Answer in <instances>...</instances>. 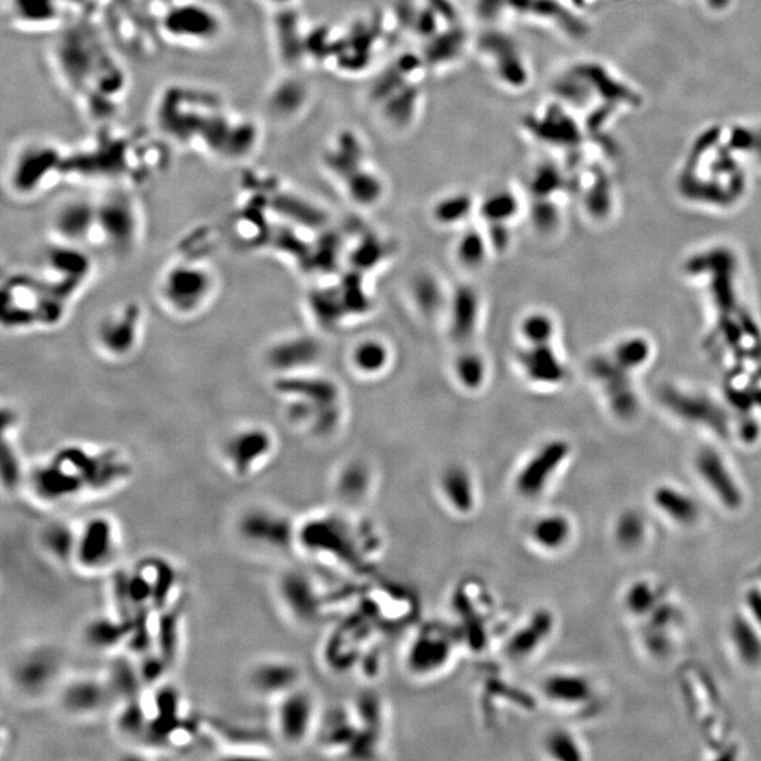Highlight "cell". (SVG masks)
I'll use <instances>...</instances> for the list:
<instances>
[{"label": "cell", "mask_w": 761, "mask_h": 761, "mask_svg": "<svg viewBox=\"0 0 761 761\" xmlns=\"http://www.w3.org/2000/svg\"><path fill=\"white\" fill-rule=\"evenodd\" d=\"M363 140L353 132L337 134L332 146L327 148L325 165L333 177L344 178L360 170L364 165Z\"/></svg>", "instance_id": "d6a6232c"}, {"label": "cell", "mask_w": 761, "mask_h": 761, "mask_svg": "<svg viewBox=\"0 0 761 761\" xmlns=\"http://www.w3.org/2000/svg\"><path fill=\"white\" fill-rule=\"evenodd\" d=\"M219 272L209 254L182 246L157 277L156 298L171 318L188 322L209 311L218 298Z\"/></svg>", "instance_id": "3957f363"}, {"label": "cell", "mask_w": 761, "mask_h": 761, "mask_svg": "<svg viewBox=\"0 0 761 761\" xmlns=\"http://www.w3.org/2000/svg\"><path fill=\"white\" fill-rule=\"evenodd\" d=\"M373 468L364 461H347L337 470L333 480V492L344 509L360 508L373 497Z\"/></svg>", "instance_id": "83f0119b"}, {"label": "cell", "mask_w": 761, "mask_h": 761, "mask_svg": "<svg viewBox=\"0 0 761 761\" xmlns=\"http://www.w3.org/2000/svg\"><path fill=\"white\" fill-rule=\"evenodd\" d=\"M143 234V209L129 187L110 185L96 198V247L126 260L139 249Z\"/></svg>", "instance_id": "8992f818"}, {"label": "cell", "mask_w": 761, "mask_h": 761, "mask_svg": "<svg viewBox=\"0 0 761 761\" xmlns=\"http://www.w3.org/2000/svg\"><path fill=\"white\" fill-rule=\"evenodd\" d=\"M544 752L550 759L578 761L584 759L583 747L575 735L566 729H554L544 738Z\"/></svg>", "instance_id": "7dc6e473"}, {"label": "cell", "mask_w": 761, "mask_h": 761, "mask_svg": "<svg viewBox=\"0 0 761 761\" xmlns=\"http://www.w3.org/2000/svg\"><path fill=\"white\" fill-rule=\"evenodd\" d=\"M322 711L305 684L272 702V732L284 745L299 747L316 738Z\"/></svg>", "instance_id": "2e32d148"}, {"label": "cell", "mask_w": 761, "mask_h": 761, "mask_svg": "<svg viewBox=\"0 0 761 761\" xmlns=\"http://www.w3.org/2000/svg\"><path fill=\"white\" fill-rule=\"evenodd\" d=\"M277 451V433L263 422L249 420L233 426L220 439L218 456L230 477L250 481L271 466Z\"/></svg>", "instance_id": "52a82bcc"}, {"label": "cell", "mask_w": 761, "mask_h": 761, "mask_svg": "<svg viewBox=\"0 0 761 761\" xmlns=\"http://www.w3.org/2000/svg\"><path fill=\"white\" fill-rule=\"evenodd\" d=\"M454 251L461 267L475 271L484 267L492 250L485 230L481 232V230L468 229L457 240Z\"/></svg>", "instance_id": "7bdbcfd3"}, {"label": "cell", "mask_w": 761, "mask_h": 761, "mask_svg": "<svg viewBox=\"0 0 761 761\" xmlns=\"http://www.w3.org/2000/svg\"><path fill=\"white\" fill-rule=\"evenodd\" d=\"M343 184L349 199L360 206L375 205L381 201L385 192L384 179L377 172L365 170L364 167L344 178Z\"/></svg>", "instance_id": "60d3db41"}, {"label": "cell", "mask_w": 761, "mask_h": 761, "mask_svg": "<svg viewBox=\"0 0 761 761\" xmlns=\"http://www.w3.org/2000/svg\"><path fill=\"white\" fill-rule=\"evenodd\" d=\"M653 505L670 521L681 526L695 525L701 516L697 501L670 485H661L653 492Z\"/></svg>", "instance_id": "e575fe53"}, {"label": "cell", "mask_w": 761, "mask_h": 761, "mask_svg": "<svg viewBox=\"0 0 761 761\" xmlns=\"http://www.w3.org/2000/svg\"><path fill=\"white\" fill-rule=\"evenodd\" d=\"M77 535L78 523L63 518L51 519L44 522L37 532V546L46 559L57 566L72 568Z\"/></svg>", "instance_id": "f546056e"}, {"label": "cell", "mask_w": 761, "mask_h": 761, "mask_svg": "<svg viewBox=\"0 0 761 761\" xmlns=\"http://www.w3.org/2000/svg\"><path fill=\"white\" fill-rule=\"evenodd\" d=\"M556 615L550 609H535L518 626L508 632L502 643V653L512 664L530 663L543 652L556 632Z\"/></svg>", "instance_id": "ffe728a7"}, {"label": "cell", "mask_w": 761, "mask_h": 761, "mask_svg": "<svg viewBox=\"0 0 761 761\" xmlns=\"http://www.w3.org/2000/svg\"><path fill=\"white\" fill-rule=\"evenodd\" d=\"M54 697L65 715L77 719L95 718L115 705V697L103 674L67 676Z\"/></svg>", "instance_id": "ac0fdd59"}, {"label": "cell", "mask_w": 761, "mask_h": 761, "mask_svg": "<svg viewBox=\"0 0 761 761\" xmlns=\"http://www.w3.org/2000/svg\"><path fill=\"white\" fill-rule=\"evenodd\" d=\"M122 550L119 523L109 513H94L78 523L72 568L84 575L112 573Z\"/></svg>", "instance_id": "4fadbf2b"}, {"label": "cell", "mask_w": 761, "mask_h": 761, "mask_svg": "<svg viewBox=\"0 0 761 761\" xmlns=\"http://www.w3.org/2000/svg\"><path fill=\"white\" fill-rule=\"evenodd\" d=\"M68 157L57 144L32 141L16 151L10 161L8 185L15 198L34 199L61 178L68 177Z\"/></svg>", "instance_id": "9c48e42d"}, {"label": "cell", "mask_w": 761, "mask_h": 761, "mask_svg": "<svg viewBox=\"0 0 761 761\" xmlns=\"http://www.w3.org/2000/svg\"><path fill=\"white\" fill-rule=\"evenodd\" d=\"M760 626L746 615L736 614L729 625V637L736 656L746 667H759L761 664Z\"/></svg>", "instance_id": "d590c367"}, {"label": "cell", "mask_w": 761, "mask_h": 761, "mask_svg": "<svg viewBox=\"0 0 761 761\" xmlns=\"http://www.w3.org/2000/svg\"><path fill=\"white\" fill-rule=\"evenodd\" d=\"M19 430L2 429V460H0V480L5 494L15 495L24 491L29 464L24 463L22 451L17 446L16 436Z\"/></svg>", "instance_id": "836d02e7"}, {"label": "cell", "mask_w": 761, "mask_h": 761, "mask_svg": "<svg viewBox=\"0 0 761 761\" xmlns=\"http://www.w3.org/2000/svg\"><path fill=\"white\" fill-rule=\"evenodd\" d=\"M747 606L752 614L754 622L761 628V591L753 590L747 595Z\"/></svg>", "instance_id": "816d5d0a"}, {"label": "cell", "mask_w": 761, "mask_h": 761, "mask_svg": "<svg viewBox=\"0 0 761 761\" xmlns=\"http://www.w3.org/2000/svg\"><path fill=\"white\" fill-rule=\"evenodd\" d=\"M663 601L660 588L645 580L636 581L630 585L625 595L626 608L637 618L649 616Z\"/></svg>", "instance_id": "bcb514c9"}, {"label": "cell", "mask_w": 761, "mask_h": 761, "mask_svg": "<svg viewBox=\"0 0 761 761\" xmlns=\"http://www.w3.org/2000/svg\"><path fill=\"white\" fill-rule=\"evenodd\" d=\"M481 313L482 302L477 289L466 284L454 289L446 309L447 329L451 340L460 347L470 346L477 336Z\"/></svg>", "instance_id": "484cf974"}, {"label": "cell", "mask_w": 761, "mask_h": 761, "mask_svg": "<svg viewBox=\"0 0 761 761\" xmlns=\"http://www.w3.org/2000/svg\"><path fill=\"white\" fill-rule=\"evenodd\" d=\"M51 240L70 246H95L96 199L74 196L55 208L50 219Z\"/></svg>", "instance_id": "44dd1931"}, {"label": "cell", "mask_w": 761, "mask_h": 761, "mask_svg": "<svg viewBox=\"0 0 761 761\" xmlns=\"http://www.w3.org/2000/svg\"><path fill=\"white\" fill-rule=\"evenodd\" d=\"M63 653L53 645L39 643L13 654L6 676L15 694L29 701L55 695L65 680Z\"/></svg>", "instance_id": "8fae6325"}, {"label": "cell", "mask_w": 761, "mask_h": 761, "mask_svg": "<svg viewBox=\"0 0 761 761\" xmlns=\"http://www.w3.org/2000/svg\"><path fill=\"white\" fill-rule=\"evenodd\" d=\"M411 294L416 308L426 318H435L446 312L450 295L444 292L439 278L432 274H420L412 282Z\"/></svg>", "instance_id": "f35d334b"}, {"label": "cell", "mask_w": 761, "mask_h": 761, "mask_svg": "<svg viewBox=\"0 0 761 761\" xmlns=\"http://www.w3.org/2000/svg\"><path fill=\"white\" fill-rule=\"evenodd\" d=\"M274 595L289 621L302 628L316 625L326 616L325 591L315 575L305 568H282L274 580Z\"/></svg>", "instance_id": "5bb4252c"}, {"label": "cell", "mask_w": 761, "mask_h": 761, "mask_svg": "<svg viewBox=\"0 0 761 761\" xmlns=\"http://www.w3.org/2000/svg\"><path fill=\"white\" fill-rule=\"evenodd\" d=\"M614 535L622 549H637L646 537L645 519L636 511L623 512L615 523Z\"/></svg>", "instance_id": "c3c4849f"}, {"label": "cell", "mask_w": 761, "mask_h": 761, "mask_svg": "<svg viewBox=\"0 0 761 761\" xmlns=\"http://www.w3.org/2000/svg\"><path fill=\"white\" fill-rule=\"evenodd\" d=\"M391 350L380 339H363L351 349L350 364L363 377H377L385 373L391 363Z\"/></svg>", "instance_id": "8d00e7d4"}, {"label": "cell", "mask_w": 761, "mask_h": 761, "mask_svg": "<svg viewBox=\"0 0 761 761\" xmlns=\"http://www.w3.org/2000/svg\"><path fill=\"white\" fill-rule=\"evenodd\" d=\"M697 471L702 481L728 511H739L743 504V492L730 474L721 456L714 450H704L697 459Z\"/></svg>", "instance_id": "4316f807"}, {"label": "cell", "mask_w": 761, "mask_h": 761, "mask_svg": "<svg viewBox=\"0 0 761 761\" xmlns=\"http://www.w3.org/2000/svg\"><path fill=\"white\" fill-rule=\"evenodd\" d=\"M481 53L492 61L495 75L505 86L521 89L528 84V64L518 44L504 33L491 32L480 39Z\"/></svg>", "instance_id": "d4e9b609"}, {"label": "cell", "mask_w": 761, "mask_h": 761, "mask_svg": "<svg viewBox=\"0 0 761 761\" xmlns=\"http://www.w3.org/2000/svg\"><path fill=\"white\" fill-rule=\"evenodd\" d=\"M470 346L461 347L460 353L454 358L453 375L464 391L475 392L487 384L490 368L484 354Z\"/></svg>", "instance_id": "74e56055"}, {"label": "cell", "mask_w": 761, "mask_h": 761, "mask_svg": "<svg viewBox=\"0 0 761 761\" xmlns=\"http://www.w3.org/2000/svg\"><path fill=\"white\" fill-rule=\"evenodd\" d=\"M523 377L535 385H554L563 381L564 368L550 344H523L518 354Z\"/></svg>", "instance_id": "4dcf8cb0"}, {"label": "cell", "mask_w": 761, "mask_h": 761, "mask_svg": "<svg viewBox=\"0 0 761 761\" xmlns=\"http://www.w3.org/2000/svg\"><path fill=\"white\" fill-rule=\"evenodd\" d=\"M308 306L312 318L320 327H325V329H332V327L339 325L342 323L343 316L349 313L346 305H344L339 287L336 289H315L309 295Z\"/></svg>", "instance_id": "ab89813d"}, {"label": "cell", "mask_w": 761, "mask_h": 761, "mask_svg": "<svg viewBox=\"0 0 761 761\" xmlns=\"http://www.w3.org/2000/svg\"><path fill=\"white\" fill-rule=\"evenodd\" d=\"M575 536L573 519L566 512L549 509L533 516L525 528V542L532 552L557 556L566 552Z\"/></svg>", "instance_id": "603a6c76"}, {"label": "cell", "mask_w": 761, "mask_h": 761, "mask_svg": "<svg viewBox=\"0 0 761 761\" xmlns=\"http://www.w3.org/2000/svg\"><path fill=\"white\" fill-rule=\"evenodd\" d=\"M182 601L164 611L156 612L154 619L153 652L170 667L175 666L182 647Z\"/></svg>", "instance_id": "1f68e13d"}, {"label": "cell", "mask_w": 761, "mask_h": 761, "mask_svg": "<svg viewBox=\"0 0 761 761\" xmlns=\"http://www.w3.org/2000/svg\"><path fill=\"white\" fill-rule=\"evenodd\" d=\"M440 504L450 515L467 519L478 512L481 505L480 487L471 468L463 464H450L437 480Z\"/></svg>", "instance_id": "7402d4cb"}, {"label": "cell", "mask_w": 761, "mask_h": 761, "mask_svg": "<svg viewBox=\"0 0 761 761\" xmlns=\"http://www.w3.org/2000/svg\"><path fill=\"white\" fill-rule=\"evenodd\" d=\"M382 547L384 537L377 526L347 511L309 513L296 525V552L339 570H367Z\"/></svg>", "instance_id": "6da1fadb"}, {"label": "cell", "mask_w": 761, "mask_h": 761, "mask_svg": "<svg viewBox=\"0 0 761 761\" xmlns=\"http://www.w3.org/2000/svg\"><path fill=\"white\" fill-rule=\"evenodd\" d=\"M44 459L60 475L74 501L122 490L134 474L132 460L116 446L65 443Z\"/></svg>", "instance_id": "7a4b0ae2"}, {"label": "cell", "mask_w": 761, "mask_h": 761, "mask_svg": "<svg viewBox=\"0 0 761 761\" xmlns=\"http://www.w3.org/2000/svg\"><path fill=\"white\" fill-rule=\"evenodd\" d=\"M146 325V311L139 301L117 303L96 320L92 346L103 360L125 363L139 353Z\"/></svg>", "instance_id": "30bf717a"}, {"label": "cell", "mask_w": 761, "mask_h": 761, "mask_svg": "<svg viewBox=\"0 0 761 761\" xmlns=\"http://www.w3.org/2000/svg\"><path fill=\"white\" fill-rule=\"evenodd\" d=\"M298 519L265 502H254L234 516V536L253 552L288 554L296 552Z\"/></svg>", "instance_id": "ba28073f"}, {"label": "cell", "mask_w": 761, "mask_h": 761, "mask_svg": "<svg viewBox=\"0 0 761 761\" xmlns=\"http://www.w3.org/2000/svg\"><path fill=\"white\" fill-rule=\"evenodd\" d=\"M523 344H550L554 336V320L547 313L528 312L519 322Z\"/></svg>", "instance_id": "681fc988"}, {"label": "cell", "mask_w": 761, "mask_h": 761, "mask_svg": "<svg viewBox=\"0 0 761 761\" xmlns=\"http://www.w3.org/2000/svg\"><path fill=\"white\" fill-rule=\"evenodd\" d=\"M463 645L459 632L450 623L419 626L405 646L406 673L415 680H435L453 667Z\"/></svg>", "instance_id": "7c38bea8"}, {"label": "cell", "mask_w": 761, "mask_h": 761, "mask_svg": "<svg viewBox=\"0 0 761 761\" xmlns=\"http://www.w3.org/2000/svg\"><path fill=\"white\" fill-rule=\"evenodd\" d=\"M381 241L373 239V241H365L364 244H360L357 250L353 254L354 267L360 268V270H368V268L375 267L380 258H385L384 254H381Z\"/></svg>", "instance_id": "f907efd6"}, {"label": "cell", "mask_w": 761, "mask_h": 761, "mask_svg": "<svg viewBox=\"0 0 761 761\" xmlns=\"http://www.w3.org/2000/svg\"><path fill=\"white\" fill-rule=\"evenodd\" d=\"M477 206L478 203L466 192H456V194L442 196L433 206L432 215L439 225L457 226L466 222Z\"/></svg>", "instance_id": "ee69618b"}, {"label": "cell", "mask_w": 761, "mask_h": 761, "mask_svg": "<svg viewBox=\"0 0 761 761\" xmlns=\"http://www.w3.org/2000/svg\"><path fill=\"white\" fill-rule=\"evenodd\" d=\"M595 694L591 678L577 671H552L540 681V697L554 708L571 711L590 707Z\"/></svg>", "instance_id": "cb8c5ba5"}, {"label": "cell", "mask_w": 761, "mask_h": 761, "mask_svg": "<svg viewBox=\"0 0 761 761\" xmlns=\"http://www.w3.org/2000/svg\"><path fill=\"white\" fill-rule=\"evenodd\" d=\"M322 357V344L308 333H289L275 337L264 347L263 365L272 378L308 373Z\"/></svg>", "instance_id": "e0dca14e"}, {"label": "cell", "mask_w": 761, "mask_h": 761, "mask_svg": "<svg viewBox=\"0 0 761 761\" xmlns=\"http://www.w3.org/2000/svg\"><path fill=\"white\" fill-rule=\"evenodd\" d=\"M306 91L305 86L296 79H287L274 86L268 98L270 112L275 113L278 117H288L301 112L305 106Z\"/></svg>", "instance_id": "f6af8a7d"}, {"label": "cell", "mask_w": 761, "mask_h": 761, "mask_svg": "<svg viewBox=\"0 0 761 761\" xmlns=\"http://www.w3.org/2000/svg\"><path fill=\"white\" fill-rule=\"evenodd\" d=\"M305 676L298 663L281 656L260 657L244 673V684L251 695L263 701L274 702L282 695L305 684Z\"/></svg>", "instance_id": "d6986e66"}, {"label": "cell", "mask_w": 761, "mask_h": 761, "mask_svg": "<svg viewBox=\"0 0 761 761\" xmlns=\"http://www.w3.org/2000/svg\"><path fill=\"white\" fill-rule=\"evenodd\" d=\"M478 213L484 222L506 223L512 222L521 210V202L518 196L509 189H498L492 194L485 196L477 206Z\"/></svg>", "instance_id": "b9f144b4"}, {"label": "cell", "mask_w": 761, "mask_h": 761, "mask_svg": "<svg viewBox=\"0 0 761 761\" xmlns=\"http://www.w3.org/2000/svg\"><path fill=\"white\" fill-rule=\"evenodd\" d=\"M72 303L39 272H15L3 282L2 325L13 333L55 329L67 319Z\"/></svg>", "instance_id": "5b68a950"}, {"label": "cell", "mask_w": 761, "mask_h": 761, "mask_svg": "<svg viewBox=\"0 0 761 761\" xmlns=\"http://www.w3.org/2000/svg\"><path fill=\"white\" fill-rule=\"evenodd\" d=\"M289 425L313 437L326 439L342 423L340 388L323 375L308 373L272 378Z\"/></svg>", "instance_id": "277c9868"}, {"label": "cell", "mask_w": 761, "mask_h": 761, "mask_svg": "<svg viewBox=\"0 0 761 761\" xmlns=\"http://www.w3.org/2000/svg\"><path fill=\"white\" fill-rule=\"evenodd\" d=\"M570 456V444L561 439L547 440L519 464L512 475L513 495L522 502H537L552 490L561 467Z\"/></svg>", "instance_id": "9a60e30c"}, {"label": "cell", "mask_w": 761, "mask_h": 761, "mask_svg": "<svg viewBox=\"0 0 761 761\" xmlns=\"http://www.w3.org/2000/svg\"><path fill=\"white\" fill-rule=\"evenodd\" d=\"M268 8L275 10H284L294 8L296 0H261Z\"/></svg>", "instance_id": "f5cc1de1"}, {"label": "cell", "mask_w": 761, "mask_h": 761, "mask_svg": "<svg viewBox=\"0 0 761 761\" xmlns=\"http://www.w3.org/2000/svg\"><path fill=\"white\" fill-rule=\"evenodd\" d=\"M132 623L113 612L92 616L82 628V642L94 652L115 654L120 647L126 649Z\"/></svg>", "instance_id": "f1b7e54d"}]
</instances>
